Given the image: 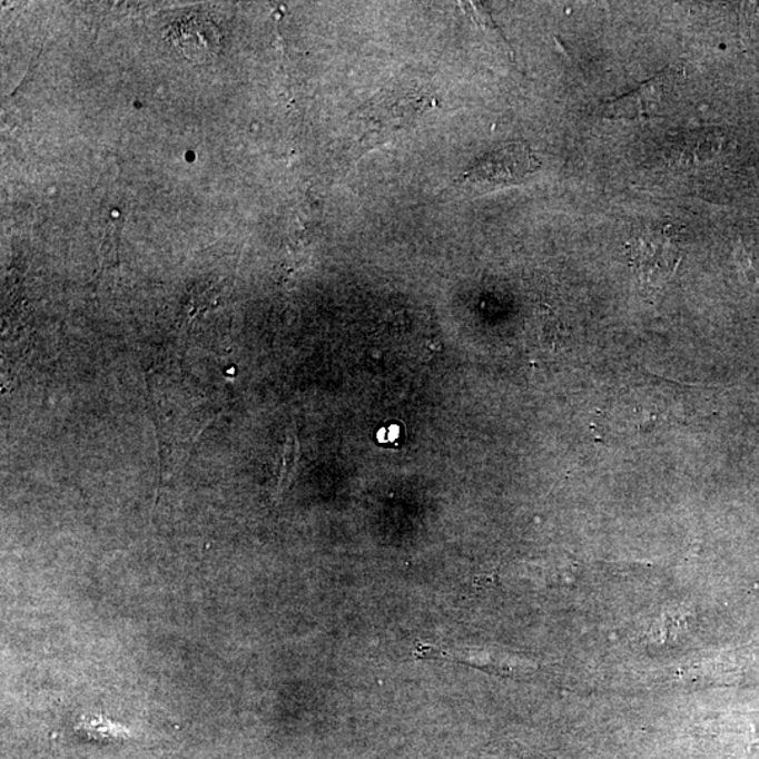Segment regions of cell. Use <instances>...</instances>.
Masks as SVG:
<instances>
[{
    "mask_svg": "<svg viewBox=\"0 0 759 759\" xmlns=\"http://www.w3.org/2000/svg\"><path fill=\"white\" fill-rule=\"evenodd\" d=\"M741 7L742 30L750 31L759 21V2L742 3Z\"/></svg>",
    "mask_w": 759,
    "mask_h": 759,
    "instance_id": "obj_8",
    "label": "cell"
},
{
    "mask_svg": "<svg viewBox=\"0 0 759 759\" xmlns=\"http://www.w3.org/2000/svg\"><path fill=\"white\" fill-rule=\"evenodd\" d=\"M742 270L752 283L759 285V250L753 245L741 244L737 253Z\"/></svg>",
    "mask_w": 759,
    "mask_h": 759,
    "instance_id": "obj_7",
    "label": "cell"
},
{
    "mask_svg": "<svg viewBox=\"0 0 759 759\" xmlns=\"http://www.w3.org/2000/svg\"><path fill=\"white\" fill-rule=\"evenodd\" d=\"M671 75L661 72L647 80L640 88L622 98L607 101L601 106V114L609 119H639L650 117L660 111L670 93Z\"/></svg>",
    "mask_w": 759,
    "mask_h": 759,
    "instance_id": "obj_5",
    "label": "cell"
},
{
    "mask_svg": "<svg viewBox=\"0 0 759 759\" xmlns=\"http://www.w3.org/2000/svg\"><path fill=\"white\" fill-rule=\"evenodd\" d=\"M83 729L88 731V733H93L95 736H100V737H107V739H111V737H120L122 735H127V731L121 730L120 727L117 726H111L110 723H101V726H96L95 721L92 723H83Z\"/></svg>",
    "mask_w": 759,
    "mask_h": 759,
    "instance_id": "obj_9",
    "label": "cell"
},
{
    "mask_svg": "<svg viewBox=\"0 0 759 759\" xmlns=\"http://www.w3.org/2000/svg\"><path fill=\"white\" fill-rule=\"evenodd\" d=\"M539 168L538 159L523 144H510L486 154L463 175L464 184L479 191L521 184Z\"/></svg>",
    "mask_w": 759,
    "mask_h": 759,
    "instance_id": "obj_1",
    "label": "cell"
},
{
    "mask_svg": "<svg viewBox=\"0 0 759 759\" xmlns=\"http://www.w3.org/2000/svg\"><path fill=\"white\" fill-rule=\"evenodd\" d=\"M165 40L191 62L205 63L221 50V31L205 14H187L164 31Z\"/></svg>",
    "mask_w": 759,
    "mask_h": 759,
    "instance_id": "obj_3",
    "label": "cell"
},
{
    "mask_svg": "<svg viewBox=\"0 0 759 759\" xmlns=\"http://www.w3.org/2000/svg\"><path fill=\"white\" fill-rule=\"evenodd\" d=\"M630 259L641 280L650 286H661L676 274L681 262V248L676 229L649 227L633 239Z\"/></svg>",
    "mask_w": 759,
    "mask_h": 759,
    "instance_id": "obj_2",
    "label": "cell"
},
{
    "mask_svg": "<svg viewBox=\"0 0 759 759\" xmlns=\"http://www.w3.org/2000/svg\"><path fill=\"white\" fill-rule=\"evenodd\" d=\"M421 659H447L459 662V664H466L477 668L480 671L495 673V676H518L531 670L532 666L529 662L516 659V657L500 653V651L474 649H440L431 644H420L415 651Z\"/></svg>",
    "mask_w": 759,
    "mask_h": 759,
    "instance_id": "obj_4",
    "label": "cell"
},
{
    "mask_svg": "<svg viewBox=\"0 0 759 759\" xmlns=\"http://www.w3.org/2000/svg\"><path fill=\"white\" fill-rule=\"evenodd\" d=\"M724 138L719 131H694L683 134L671 144L670 158L682 168L698 167L718 157Z\"/></svg>",
    "mask_w": 759,
    "mask_h": 759,
    "instance_id": "obj_6",
    "label": "cell"
}]
</instances>
